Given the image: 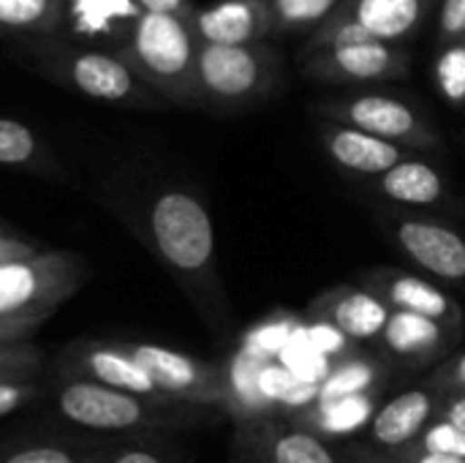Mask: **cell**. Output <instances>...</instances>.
Listing matches in <instances>:
<instances>
[{
	"label": "cell",
	"instance_id": "1",
	"mask_svg": "<svg viewBox=\"0 0 465 463\" xmlns=\"http://www.w3.org/2000/svg\"><path fill=\"white\" fill-rule=\"evenodd\" d=\"M123 216L185 292L210 333L226 338L232 303L221 281L215 229L204 199L183 183H161L136 213Z\"/></svg>",
	"mask_w": 465,
	"mask_h": 463
},
{
	"label": "cell",
	"instance_id": "2",
	"mask_svg": "<svg viewBox=\"0 0 465 463\" xmlns=\"http://www.w3.org/2000/svg\"><path fill=\"white\" fill-rule=\"evenodd\" d=\"M49 401L60 423H68L87 437L104 439L174 437L183 431L215 426L229 418L218 407L136 396L65 374L52 377Z\"/></svg>",
	"mask_w": 465,
	"mask_h": 463
},
{
	"label": "cell",
	"instance_id": "3",
	"mask_svg": "<svg viewBox=\"0 0 465 463\" xmlns=\"http://www.w3.org/2000/svg\"><path fill=\"white\" fill-rule=\"evenodd\" d=\"M22 60L44 79L101 104L142 109V112H155L169 106L158 93H153L139 79V74L128 65V60L117 49L109 52V49L68 46L54 38H44V41H27Z\"/></svg>",
	"mask_w": 465,
	"mask_h": 463
},
{
	"label": "cell",
	"instance_id": "4",
	"mask_svg": "<svg viewBox=\"0 0 465 463\" xmlns=\"http://www.w3.org/2000/svg\"><path fill=\"white\" fill-rule=\"evenodd\" d=\"M117 52L169 106L199 109L196 98V52L199 38L191 16L142 14Z\"/></svg>",
	"mask_w": 465,
	"mask_h": 463
},
{
	"label": "cell",
	"instance_id": "5",
	"mask_svg": "<svg viewBox=\"0 0 465 463\" xmlns=\"http://www.w3.org/2000/svg\"><path fill=\"white\" fill-rule=\"evenodd\" d=\"M281 87V55L267 44H199V109L237 115L272 98Z\"/></svg>",
	"mask_w": 465,
	"mask_h": 463
},
{
	"label": "cell",
	"instance_id": "6",
	"mask_svg": "<svg viewBox=\"0 0 465 463\" xmlns=\"http://www.w3.org/2000/svg\"><path fill=\"white\" fill-rule=\"evenodd\" d=\"M319 120L341 123L411 153H441L444 136L436 123L409 98L392 93H351L311 106Z\"/></svg>",
	"mask_w": 465,
	"mask_h": 463
},
{
	"label": "cell",
	"instance_id": "7",
	"mask_svg": "<svg viewBox=\"0 0 465 463\" xmlns=\"http://www.w3.org/2000/svg\"><path fill=\"white\" fill-rule=\"evenodd\" d=\"M439 0H343L335 14L319 25L297 55L341 44H401L422 30Z\"/></svg>",
	"mask_w": 465,
	"mask_h": 463
},
{
	"label": "cell",
	"instance_id": "8",
	"mask_svg": "<svg viewBox=\"0 0 465 463\" xmlns=\"http://www.w3.org/2000/svg\"><path fill=\"white\" fill-rule=\"evenodd\" d=\"M87 278V262L76 254H33L0 265L3 317H52Z\"/></svg>",
	"mask_w": 465,
	"mask_h": 463
},
{
	"label": "cell",
	"instance_id": "9",
	"mask_svg": "<svg viewBox=\"0 0 465 463\" xmlns=\"http://www.w3.org/2000/svg\"><path fill=\"white\" fill-rule=\"evenodd\" d=\"M376 221L420 273L441 284H465V237L452 224L395 207L379 210Z\"/></svg>",
	"mask_w": 465,
	"mask_h": 463
},
{
	"label": "cell",
	"instance_id": "10",
	"mask_svg": "<svg viewBox=\"0 0 465 463\" xmlns=\"http://www.w3.org/2000/svg\"><path fill=\"white\" fill-rule=\"evenodd\" d=\"M125 349L144 368V374L155 385L158 396L185 401V404L218 407L229 415L226 366L207 363V360H199V357H191L185 352L166 349L158 344L125 341Z\"/></svg>",
	"mask_w": 465,
	"mask_h": 463
},
{
	"label": "cell",
	"instance_id": "11",
	"mask_svg": "<svg viewBox=\"0 0 465 463\" xmlns=\"http://www.w3.org/2000/svg\"><path fill=\"white\" fill-rule=\"evenodd\" d=\"M234 463H343L341 453L292 415H264L237 423Z\"/></svg>",
	"mask_w": 465,
	"mask_h": 463
},
{
	"label": "cell",
	"instance_id": "12",
	"mask_svg": "<svg viewBox=\"0 0 465 463\" xmlns=\"http://www.w3.org/2000/svg\"><path fill=\"white\" fill-rule=\"evenodd\" d=\"M300 71L322 85H379L403 79L411 71V57L395 44H341L311 55H297Z\"/></svg>",
	"mask_w": 465,
	"mask_h": 463
},
{
	"label": "cell",
	"instance_id": "13",
	"mask_svg": "<svg viewBox=\"0 0 465 463\" xmlns=\"http://www.w3.org/2000/svg\"><path fill=\"white\" fill-rule=\"evenodd\" d=\"M362 289L376 295L390 311L414 314L463 333V308L450 292H444L436 281L425 276L395 270V267H373L362 273Z\"/></svg>",
	"mask_w": 465,
	"mask_h": 463
},
{
	"label": "cell",
	"instance_id": "14",
	"mask_svg": "<svg viewBox=\"0 0 465 463\" xmlns=\"http://www.w3.org/2000/svg\"><path fill=\"white\" fill-rule=\"evenodd\" d=\"M65 377L90 379L114 390L136 393V396H158L155 385L144 374V368L131 357L125 341H74L57 357V371Z\"/></svg>",
	"mask_w": 465,
	"mask_h": 463
},
{
	"label": "cell",
	"instance_id": "15",
	"mask_svg": "<svg viewBox=\"0 0 465 463\" xmlns=\"http://www.w3.org/2000/svg\"><path fill=\"white\" fill-rule=\"evenodd\" d=\"M373 196H381L395 210L428 213V210H460L458 199L452 196L450 180L439 166L420 158L417 153L392 166L387 175L371 180Z\"/></svg>",
	"mask_w": 465,
	"mask_h": 463
},
{
	"label": "cell",
	"instance_id": "16",
	"mask_svg": "<svg viewBox=\"0 0 465 463\" xmlns=\"http://www.w3.org/2000/svg\"><path fill=\"white\" fill-rule=\"evenodd\" d=\"M444 396L433 388H411L390 398L384 407H379L368 426V442L371 448L381 453H401L425 434V428L439 418Z\"/></svg>",
	"mask_w": 465,
	"mask_h": 463
},
{
	"label": "cell",
	"instance_id": "17",
	"mask_svg": "<svg viewBox=\"0 0 465 463\" xmlns=\"http://www.w3.org/2000/svg\"><path fill=\"white\" fill-rule=\"evenodd\" d=\"M460 336L463 333L444 327L439 322L392 311L379 344H381V355L390 363L403 368H422L433 363L441 366L447 357H452V349L460 341Z\"/></svg>",
	"mask_w": 465,
	"mask_h": 463
},
{
	"label": "cell",
	"instance_id": "18",
	"mask_svg": "<svg viewBox=\"0 0 465 463\" xmlns=\"http://www.w3.org/2000/svg\"><path fill=\"white\" fill-rule=\"evenodd\" d=\"M390 308L362 287H335L311 303V317L319 325L332 327L349 344H373L381 338Z\"/></svg>",
	"mask_w": 465,
	"mask_h": 463
},
{
	"label": "cell",
	"instance_id": "19",
	"mask_svg": "<svg viewBox=\"0 0 465 463\" xmlns=\"http://www.w3.org/2000/svg\"><path fill=\"white\" fill-rule=\"evenodd\" d=\"M191 27L199 44H262L275 35V19L267 0H218L193 8Z\"/></svg>",
	"mask_w": 465,
	"mask_h": 463
},
{
	"label": "cell",
	"instance_id": "20",
	"mask_svg": "<svg viewBox=\"0 0 465 463\" xmlns=\"http://www.w3.org/2000/svg\"><path fill=\"white\" fill-rule=\"evenodd\" d=\"M319 142L335 166L362 180H376L409 156H414L406 147L330 120H319Z\"/></svg>",
	"mask_w": 465,
	"mask_h": 463
},
{
	"label": "cell",
	"instance_id": "21",
	"mask_svg": "<svg viewBox=\"0 0 465 463\" xmlns=\"http://www.w3.org/2000/svg\"><path fill=\"white\" fill-rule=\"evenodd\" d=\"M144 11L136 0H65L63 25L90 41H120L131 35Z\"/></svg>",
	"mask_w": 465,
	"mask_h": 463
},
{
	"label": "cell",
	"instance_id": "22",
	"mask_svg": "<svg viewBox=\"0 0 465 463\" xmlns=\"http://www.w3.org/2000/svg\"><path fill=\"white\" fill-rule=\"evenodd\" d=\"M0 166L27 169L52 180H68L65 166L49 150V145L30 126L11 117H0Z\"/></svg>",
	"mask_w": 465,
	"mask_h": 463
},
{
	"label": "cell",
	"instance_id": "23",
	"mask_svg": "<svg viewBox=\"0 0 465 463\" xmlns=\"http://www.w3.org/2000/svg\"><path fill=\"white\" fill-rule=\"evenodd\" d=\"M117 439L104 437H54L25 439L0 450V463H101Z\"/></svg>",
	"mask_w": 465,
	"mask_h": 463
},
{
	"label": "cell",
	"instance_id": "24",
	"mask_svg": "<svg viewBox=\"0 0 465 463\" xmlns=\"http://www.w3.org/2000/svg\"><path fill=\"white\" fill-rule=\"evenodd\" d=\"M65 0H0V35L44 41L63 27Z\"/></svg>",
	"mask_w": 465,
	"mask_h": 463
},
{
	"label": "cell",
	"instance_id": "25",
	"mask_svg": "<svg viewBox=\"0 0 465 463\" xmlns=\"http://www.w3.org/2000/svg\"><path fill=\"white\" fill-rule=\"evenodd\" d=\"M387 374V366L373 357H346L335 363V368L319 382V407L357 398V396H373V390L381 385Z\"/></svg>",
	"mask_w": 465,
	"mask_h": 463
},
{
	"label": "cell",
	"instance_id": "26",
	"mask_svg": "<svg viewBox=\"0 0 465 463\" xmlns=\"http://www.w3.org/2000/svg\"><path fill=\"white\" fill-rule=\"evenodd\" d=\"M101 463H193V456L172 437H136L117 439Z\"/></svg>",
	"mask_w": 465,
	"mask_h": 463
},
{
	"label": "cell",
	"instance_id": "27",
	"mask_svg": "<svg viewBox=\"0 0 465 463\" xmlns=\"http://www.w3.org/2000/svg\"><path fill=\"white\" fill-rule=\"evenodd\" d=\"M278 33H313L324 25L343 0H267Z\"/></svg>",
	"mask_w": 465,
	"mask_h": 463
},
{
	"label": "cell",
	"instance_id": "28",
	"mask_svg": "<svg viewBox=\"0 0 465 463\" xmlns=\"http://www.w3.org/2000/svg\"><path fill=\"white\" fill-rule=\"evenodd\" d=\"M436 85L450 104L465 106V41L439 46Z\"/></svg>",
	"mask_w": 465,
	"mask_h": 463
},
{
	"label": "cell",
	"instance_id": "29",
	"mask_svg": "<svg viewBox=\"0 0 465 463\" xmlns=\"http://www.w3.org/2000/svg\"><path fill=\"white\" fill-rule=\"evenodd\" d=\"M373 404H371V396H357V398H343V401H335V404H327L322 407L319 412V423L324 426L327 434H335V437H343L349 431H354L357 426H362L371 415Z\"/></svg>",
	"mask_w": 465,
	"mask_h": 463
},
{
	"label": "cell",
	"instance_id": "30",
	"mask_svg": "<svg viewBox=\"0 0 465 463\" xmlns=\"http://www.w3.org/2000/svg\"><path fill=\"white\" fill-rule=\"evenodd\" d=\"M292 327H294V322L272 319L270 325H262V327L251 330L242 349H245L248 355L262 357V360H272V357L292 341V333H294Z\"/></svg>",
	"mask_w": 465,
	"mask_h": 463
},
{
	"label": "cell",
	"instance_id": "31",
	"mask_svg": "<svg viewBox=\"0 0 465 463\" xmlns=\"http://www.w3.org/2000/svg\"><path fill=\"white\" fill-rule=\"evenodd\" d=\"M44 366V352L33 344L0 347V374L16 379H35Z\"/></svg>",
	"mask_w": 465,
	"mask_h": 463
},
{
	"label": "cell",
	"instance_id": "32",
	"mask_svg": "<svg viewBox=\"0 0 465 463\" xmlns=\"http://www.w3.org/2000/svg\"><path fill=\"white\" fill-rule=\"evenodd\" d=\"M465 41V0L436 3V46Z\"/></svg>",
	"mask_w": 465,
	"mask_h": 463
},
{
	"label": "cell",
	"instance_id": "33",
	"mask_svg": "<svg viewBox=\"0 0 465 463\" xmlns=\"http://www.w3.org/2000/svg\"><path fill=\"white\" fill-rule=\"evenodd\" d=\"M417 445L422 450H430V453H441V456H460L465 458V434L458 431L455 426H450L447 420H439V423H430L425 428V434L417 439Z\"/></svg>",
	"mask_w": 465,
	"mask_h": 463
},
{
	"label": "cell",
	"instance_id": "34",
	"mask_svg": "<svg viewBox=\"0 0 465 463\" xmlns=\"http://www.w3.org/2000/svg\"><path fill=\"white\" fill-rule=\"evenodd\" d=\"M425 385L433 388L441 396L465 393V352H458V355L447 357L441 366H436Z\"/></svg>",
	"mask_w": 465,
	"mask_h": 463
},
{
	"label": "cell",
	"instance_id": "35",
	"mask_svg": "<svg viewBox=\"0 0 465 463\" xmlns=\"http://www.w3.org/2000/svg\"><path fill=\"white\" fill-rule=\"evenodd\" d=\"M41 396L38 379H0V418L33 404Z\"/></svg>",
	"mask_w": 465,
	"mask_h": 463
},
{
	"label": "cell",
	"instance_id": "36",
	"mask_svg": "<svg viewBox=\"0 0 465 463\" xmlns=\"http://www.w3.org/2000/svg\"><path fill=\"white\" fill-rule=\"evenodd\" d=\"M44 317H3L0 314V347L22 344L41 327Z\"/></svg>",
	"mask_w": 465,
	"mask_h": 463
},
{
	"label": "cell",
	"instance_id": "37",
	"mask_svg": "<svg viewBox=\"0 0 465 463\" xmlns=\"http://www.w3.org/2000/svg\"><path fill=\"white\" fill-rule=\"evenodd\" d=\"M338 453H341L343 463H403L398 461L395 456L381 453V450H376V448H371V445H365V442H349V445H343Z\"/></svg>",
	"mask_w": 465,
	"mask_h": 463
},
{
	"label": "cell",
	"instance_id": "38",
	"mask_svg": "<svg viewBox=\"0 0 465 463\" xmlns=\"http://www.w3.org/2000/svg\"><path fill=\"white\" fill-rule=\"evenodd\" d=\"M439 420H447L450 426H455L458 431L465 434V393L444 396L441 409H439Z\"/></svg>",
	"mask_w": 465,
	"mask_h": 463
},
{
	"label": "cell",
	"instance_id": "39",
	"mask_svg": "<svg viewBox=\"0 0 465 463\" xmlns=\"http://www.w3.org/2000/svg\"><path fill=\"white\" fill-rule=\"evenodd\" d=\"M395 456L398 461L403 463H465V458L460 456H441V453H430V450H422L420 445H411L401 453H390Z\"/></svg>",
	"mask_w": 465,
	"mask_h": 463
},
{
	"label": "cell",
	"instance_id": "40",
	"mask_svg": "<svg viewBox=\"0 0 465 463\" xmlns=\"http://www.w3.org/2000/svg\"><path fill=\"white\" fill-rule=\"evenodd\" d=\"M144 14H177V16H191L193 5L191 0H136Z\"/></svg>",
	"mask_w": 465,
	"mask_h": 463
},
{
	"label": "cell",
	"instance_id": "41",
	"mask_svg": "<svg viewBox=\"0 0 465 463\" xmlns=\"http://www.w3.org/2000/svg\"><path fill=\"white\" fill-rule=\"evenodd\" d=\"M35 251L30 248V246H22V243H16V240H3L0 237V265H5V262H14V259H27V257H33Z\"/></svg>",
	"mask_w": 465,
	"mask_h": 463
},
{
	"label": "cell",
	"instance_id": "42",
	"mask_svg": "<svg viewBox=\"0 0 465 463\" xmlns=\"http://www.w3.org/2000/svg\"><path fill=\"white\" fill-rule=\"evenodd\" d=\"M0 379H16V377H3V374H0Z\"/></svg>",
	"mask_w": 465,
	"mask_h": 463
}]
</instances>
